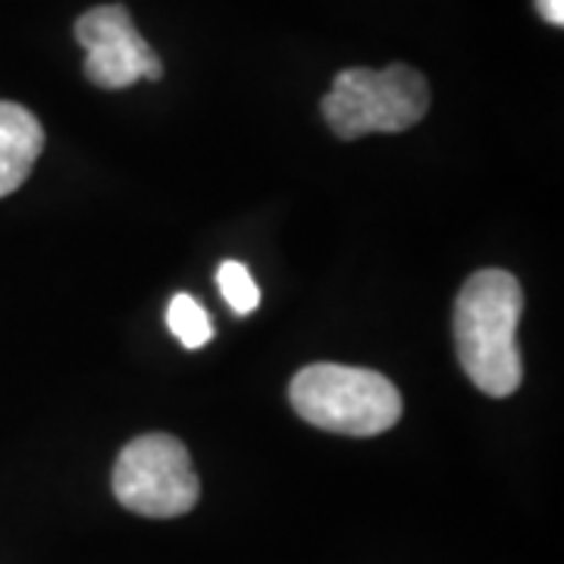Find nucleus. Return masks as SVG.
Returning <instances> with one entry per match:
<instances>
[{"instance_id":"nucleus-8","label":"nucleus","mask_w":564,"mask_h":564,"mask_svg":"<svg viewBox=\"0 0 564 564\" xmlns=\"http://www.w3.org/2000/svg\"><path fill=\"white\" fill-rule=\"evenodd\" d=\"M217 285H220L223 299L232 307V314L248 317L251 311H258L261 304V289L251 276V270L239 261H223L217 270Z\"/></svg>"},{"instance_id":"nucleus-7","label":"nucleus","mask_w":564,"mask_h":564,"mask_svg":"<svg viewBox=\"0 0 564 564\" xmlns=\"http://www.w3.org/2000/svg\"><path fill=\"white\" fill-rule=\"evenodd\" d=\"M166 326H170V333H173L188 351L204 348V345L214 339V323L207 317L204 304H198L192 295H185V292H180V295L170 302V307H166Z\"/></svg>"},{"instance_id":"nucleus-4","label":"nucleus","mask_w":564,"mask_h":564,"mask_svg":"<svg viewBox=\"0 0 564 564\" xmlns=\"http://www.w3.org/2000/svg\"><path fill=\"white\" fill-rule=\"evenodd\" d=\"M110 484L126 511L154 521L182 518L202 499L192 455L170 433H144L122 445Z\"/></svg>"},{"instance_id":"nucleus-1","label":"nucleus","mask_w":564,"mask_h":564,"mask_svg":"<svg viewBox=\"0 0 564 564\" xmlns=\"http://www.w3.org/2000/svg\"><path fill=\"white\" fill-rule=\"evenodd\" d=\"M524 314V289L505 270H480L464 282L455 302V348L467 380L489 399L518 392L524 361L518 348V323Z\"/></svg>"},{"instance_id":"nucleus-3","label":"nucleus","mask_w":564,"mask_h":564,"mask_svg":"<svg viewBox=\"0 0 564 564\" xmlns=\"http://www.w3.org/2000/svg\"><path fill=\"white\" fill-rule=\"evenodd\" d=\"M323 117L345 141L370 132H404L426 117L430 85L408 63L386 69H343L323 98Z\"/></svg>"},{"instance_id":"nucleus-2","label":"nucleus","mask_w":564,"mask_h":564,"mask_svg":"<svg viewBox=\"0 0 564 564\" xmlns=\"http://www.w3.org/2000/svg\"><path fill=\"white\" fill-rule=\"evenodd\" d=\"M289 402L304 423L343 433V436H380L402 421V392L377 370L345 364H311L302 367Z\"/></svg>"},{"instance_id":"nucleus-9","label":"nucleus","mask_w":564,"mask_h":564,"mask_svg":"<svg viewBox=\"0 0 564 564\" xmlns=\"http://www.w3.org/2000/svg\"><path fill=\"white\" fill-rule=\"evenodd\" d=\"M536 10L549 25H564V0H536Z\"/></svg>"},{"instance_id":"nucleus-6","label":"nucleus","mask_w":564,"mask_h":564,"mask_svg":"<svg viewBox=\"0 0 564 564\" xmlns=\"http://www.w3.org/2000/svg\"><path fill=\"white\" fill-rule=\"evenodd\" d=\"M44 151V129L22 104L0 101V198L13 195L29 180Z\"/></svg>"},{"instance_id":"nucleus-5","label":"nucleus","mask_w":564,"mask_h":564,"mask_svg":"<svg viewBox=\"0 0 564 564\" xmlns=\"http://www.w3.org/2000/svg\"><path fill=\"white\" fill-rule=\"evenodd\" d=\"M76 41L85 47V76L98 88L120 91L139 79L163 76L161 57L141 39L122 3H107L76 20Z\"/></svg>"}]
</instances>
